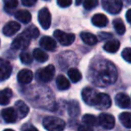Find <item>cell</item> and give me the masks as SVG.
I'll return each mask as SVG.
<instances>
[{"instance_id": "6da1fadb", "label": "cell", "mask_w": 131, "mask_h": 131, "mask_svg": "<svg viewBox=\"0 0 131 131\" xmlns=\"http://www.w3.org/2000/svg\"><path fill=\"white\" fill-rule=\"evenodd\" d=\"M97 78L100 84L99 85H110L117 79V71L110 62H105L102 63V68L97 71Z\"/></svg>"}, {"instance_id": "7a4b0ae2", "label": "cell", "mask_w": 131, "mask_h": 131, "mask_svg": "<svg viewBox=\"0 0 131 131\" xmlns=\"http://www.w3.org/2000/svg\"><path fill=\"white\" fill-rule=\"evenodd\" d=\"M43 127L47 131H62L65 128V122L58 117L47 116L43 119Z\"/></svg>"}, {"instance_id": "3957f363", "label": "cell", "mask_w": 131, "mask_h": 131, "mask_svg": "<svg viewBox=\"0 0 131 131\" xmlns=\"http://www.w3.org/2000/svg\"><path fill=\"white\" fill-rule=\"evenodd\" d=\"M54 66L50 64V65L47 66V67L38 70L36 72V78L40 82L47 83L53 79V76H54Z\"/></svg>"}, {"instance_id": "277c9868", "label": "cell", "mask_w": 131, "mask_h": 131, "mask_svg": "<svg viewBox=\"0 0 131 131\" xmlns=\"http://www.w3.org/2000/svg\"><path fill=\"white\" fill-rule=\"evenodd\" d=\"M103 7L105 11L112 14H117L122 9L121 0H102Z\"/></svg>"}, {"instance_id": "5b68a950", "label": "cell", "mask_w": 131, "mask_h": 131, "mask_svg": "<svg viewBox=\"0 0 131 131\" xmlns=\"http://www.w3.org/2000/svg\"><path fill=\"white\" fill-rule=\"evenodd\" d=\"M53 36L56 38V40L62 46H70L74 42L75 36L74 34H71V33H66L60 29H56L53 32Z\"/></svg>"}, {"instance_id": "8992f818", "label": "cell", "mask_w": 131, "mask_h": 131, "mask_svg": "<svg viewBox=\"0 0 131 131\" xmlns=\"http://www.w3.org/2000/svg\"><path fill=\"white\" fill-rule=\"evenodd\" d=\"M111 105H112L111 97L107 94L99 92L98 95L95 99L94 107H95L97 110H106L109 107H111Z\"/></svg>"}, {"instance_id": "52a82bcc", "label": "cell", "mask_w": 131, "mask_h": 131, "mask_svg": "<svg viewBox=\"0 0 131 131\" xmlns=\"http://www.w3.org/2000/svg\"><path fill=\"white\" fill-rule=\"evenodd\" d=\"M98 93L99 92L97 91V90L94 89V88H86L82 90L81 95H82L83 101H84L86 104L90 105V106H94L95 98H96Z\"/></svg>"}, {"instance_id": "ba28073f", "label": "cell", "mask_w": 131, "mask_h": 131, "mask_svg": "<svg viewBox=\"0 0 131 131\" xmlns=\"http://www.w3.org/2000/svg\"><path fill=\"white\" fill-rule=\"evenodd\" d=\"M38 21L44 29H49L51 25V14L47 8L44 7L38 12Z\"/></svg>"}, {"instance_id": "9c48e42d", "label": "cell", "mask_w": 131, "mask_h": 131, "mask_svg": "<svg viewBox=\"0 0 131 131\" xmlns=\"http://www.w3.org/2000/svg\"><path fill=\"white\" fill-rule=\"evenodd\" d=\"M99 125L105 129H112L115 126V119L112 115L108 113H102L98 118Z\"/></svg>"}, {"instance_id": "30bf717a", "label": "cell", "mask_w": 131, "mask_h": 131, "mask_svg": "<svg viewBox=\"0 0 131 131\" xmlns=\"http://www.w3.org/2000/svg\"><path fill=\"white\" fill-rule=\"evenodd\" d=\"M29 38L25 34H21L17 38H14V40L12 43V47L16 50H23L27 48L29 45Z\"/></svg>"}, {"instance_id": "8fae6325", "label": "cell", "mask_w": 131, "mask_h": 131, "mask_svg": "<svg viewBox=\"0 0 131 131\" xmlns=\"http://www.w3.org/2000/svg\"><path fill=\"white\" fill-rule=\"evenodd\" d=\"M12 66L8 61L0 58V81H4L11 76Z\"/></svg>"}, {"instance_id": "7c38bea8", "label": "cell", "mask_w": 131, "mask_h": 131, "mask_svg": "<svg viewBox=\"0 0 131 131\" xmlns=\"http://www.w3.org/2000/svg\"><path fill=\"white\" fill-rule=\"evenodd\" d=\"M20 29H21V25H20L19 23L14 21H11L4 26L3 33L5 36L11 37L15 34V33H17L20 30Z\"/></svg>"}, {"instance_id": "4fadbf2b", "label": "cell", "mask_w": 131, "mask_h": 131, "mask_svg": "<svg viewBox=\"0 0 131 131\" xmlns=\"http://www.w3.org/2000/svg\"><path fill=\"white\" fill-rule=\"evenodd\" d=\"M1 115L3 119L7 123H14L17 119V112L16 110H14L12 107H9V108H5L2 111Z\"/></svg>"}, {"instance_id": "5bb4252c", "label": "cell", "mask_w": 131, "mask_h": 131, "mask_svg": "<svg viewBox=\"0 0 131 131\" xmlns=\"http://www.w3.org/2000/svg\"><path fill=\"white\" fill-rule=\"evenodd\" d=\"M39 45L41 46L42 48L47 51H54L56 49V42H55V40L47 36L41 38V39L39 41Z\"/></svg>"}, {"instance_id": "9a60e30c", "label": "cell", "mask_w": 131, "mask_h": 131, "mask_svg": "<svg viewBox=\"0 0 131 131\" xmlns=\"http://www.w3.org/2000/svg\"><path fill=\"white\" fill-rule=\"evenodd\" d=\"M18 81L21 84H29L33 79V73L31 71L27 69H23L19 71L17 75Z\"/></svg>"}, {"instance_id": "2e32d148", "label": "cell", "mask_w": 131, "mask_h": 131, "mask_svg": "<svg viewBox=\"0 0 131 131\" xmlns=\"http://www.w3.org/2000/svg\"><path fill=\"white\" fill-rule=\"evenodd\" d=\"M115 103L121 108H128L130 105V98L126 94L119 93L115 96Z\"/></svg>"}, {"instance_id": "e0dca14e", "label": "cell", "mask_w": 131, "mask_h": 131, "mask_svg": "<svg viewBox=\"0 0 131 131\" xmlns=\"http://www.w3.org/2000/svg\"><path fill=\"white\" fill-rule=\"evenodd\" d=\"M15 109L16 112H17V114H19L21 119H23V118L26 117L27 114L29 112V108L28 107V105L23 101L21 100L17 101L15 103Z\"/></svg>"}, {"instance_id": "ac0fdd59", "label": "cell", "mask_w": 131, "mask_h": 131, "mask_svg": "<svg viewBox=\"0 0 131 131\" xmlns=\"http://www.w3.org/2000/svg\"><path fill=\"white\" fill-rule=\"evenodd\" d=\"M92 23L98 28L105 27L108 23V19L103 14H96L92 18Z\"/></svg>"}, {"instance_id": "d6986e66", "label": "cell", "mask_w": 131, "mask_h": 131, "mask_svg": "<svg viewBox=\"0 0 131 131\" xmlns=\"http://www.w3.org/2000/svg\"><path fill=\"white\" fill-rule=\"evenodd\" d=\"M14 17L23 23H29L31 21V14L27 10H19L14 14Z\"/></svg>"}, {"instance_id": "ffe728a7", "label": "cell", "mask_w": 131, "mask_h": 131, "mask_svg": "<svg viewBox=\"0 0 131 131\" xmlns=\"http://www.w3.org/2000/svg\"><path fill=\"white\" fill-rule=\"evenodd\" d=\"M119 47H121V43L119 41H118L117 39H112V40H109L104 46V49L106 52L108 53H116L119 50Z\"/></svg>"}, {"instance_id": "44dd1931", "label": "cell", "mask_w": 131, "mask_h": 131, "mask_svg": "<svg viewBox=\"0 0 131 131\" xmlns=\"http://www.w3.org/2000/svg\"><path fill=\"white\" fill-rule=\"evenodd\" d=\"M13 96V91L10 88H5L0 91V105H6L9 104Z\"/></svg>"}, {"instance_id": "7402d4cb", "label": "cell", "mask_w": 131, "mask_h": 131, "mask_svg": "<svg viewBox=\"0 0 131 131\" xmlns=\"http://www.w3.org/2000/svg\"><path fill=\"white\" fill-rule=\"evenodd\" d=\"M80 38L83 40V42L88 46L95 45L97 43V41H98L96 37L89 32H82L80 34Z\"/></svg>"}, {"instance_id": "603a6c76", "label": "cell", "mask_w": 131, "mask_h": 131, "mask_svg": "<svg viewBox=\"0 0 131 131\" xmlns=\"http://www.w3.org/2000/svg\"><path fill=\"white\" fill-rule=\"evenodd\" d=\"M33 57H34L35 60L39 62H45L48 60V54L40 48L34 49V51H33Z\"/></svg>"}, {"instance_id": "cb8c5ba5", "label": "cell", "mask_w": 131, "mask_h": 131, "mask_svg": "<svg viewBox=\"0 0 131 131\" xmlns=\"http://www.w3.org/2000/svg\"><path fill=\"white\" fill-rule=\"evenodd\" d=\"M68 112L72 117H76L79 115L80 112V108H79V104L77 101H71L68 104Z\"/></svg>"}, {"instance_id": "d4e9b609", "label": "cell", "mask_w": 131, "mask_h": 131, "mask_svg": "<svg viewBox=\"0 0 131 131\" xmlns=\"http://www.w3.org/2000/svg\"><path fill=\"white\" fill-rule=\"evenodd\" d=\"M56 86L58 88V89L66 90L70 88L71 84H70V81L63 75H59L56 79Z\"/></svg>"}, {"instance_id": "484cf974", "label": "cell", "mask_w": 131, "mask_h": 131, "mask_svg": "<svg viewBox=\"0 0 131 131\" xmlns=\"http://www.w3.org/2000/svg\"><path fill=\"white\" fill-rule=\"evenodd\" d=\"M119 121L127 128H131V113L128 112H122L119 116Z\"/></svg>"}, {"instance_id": "4316f807", "label": "cell", "mask_w": 131, "mask_h": 131, "mask_svg": "<svg viewBox=\"0 0 131 131\" xmlns=\"http://www.w3.org/2000/svg\"><path fill=\"white\" fill-rule=\"evenodd\" d=\"M23 34H25L29 39H32V38H37L39 36V30L37 27H35L34 25H31V26L28 27L24 31H23Z\"/></svg>"}, {"instance_id": "83f0119b", "label": "cell", "mask_w": 131, "mask_h": 131, "mask_svg": "<svg viewBox=\"0 0 131 131\" xmlns=\"http://www.w3.org/2000/svg\"><path fill=\"white\" fill-rule=\"evenodd\" d=\"M68 76L70 79L72 81L73 83H77L82 79V75H81L80 71L76 68H71L68 71Z\"/></svg>"}, {"instance_id": "f1b7e54d", "label": "cell", "mask_w": 131, "mask_h": 131, "mask_svg": "<svg viewBox=\"0 0 131 131\" xmlns=\"http://www.w3.org/2000/svg\"><path fill=\"white\" fill-rule=\"evenodd\" d=\"M82 121L85 123V125H88L89 127L96 126L97 124H99L98 119L95 117L92 114H86V115L83 116Z\"/></svg>"}, {"instance_id": "f546056e", "label": "cell", "mask_w": 131, "mask_h": 131, "mask_svg": "<svg viewBox=\"0 0 131 131\" xmlns=\"http://www.w3.org/2000/svg\"><path fill=\"white\" fill-rule=\"evenodd\" d=\"M113 27H114V29H115L116 32L119 35H123L125 33V31H126V28H125V25L121 19L114 20Z\"/></svg>"}, {"instance_id": "4dcf8cb0", "label": "cell", "mask_w": 131, "mask_h": 131, "mask_svg": "<svg viewBox=\"0 0 131 131\" xmlns=\"http://www.w3.org/2000/svg\"><path fill=\"white\" fill-rule=\"evenodd\" d=\"M5 4V9L7 12H10L13 9L16 8L18 5V0H3Z\"/></svg>"}, {"instance_id": "1f68e13d", "label": "cell", "mask_w": 131, "mask_h": 131, "mask_svg": "<svg viewBox=\"0 0 131 131\" xmlns=\"http://www.w3.org/2000/svg\"><path fill=\"white\" fill-rule=\"evenodd\" d=\"M20 59L23 64H30L32 62V56L29 52H23L20 54Z\"/></svg>"}, {"instance_id": "d6a6232c", "label": "cell", "mask_w": 131, "mask_h": 131, "mask_svg": "<svg viewBox=\"0 0 131 131\" xmlns=\"http://www.w3.org/2000/svg\"><path fill=\"white\" fill-rule=\"evenodd\" d=\"M98 5V0H85L84 1V8L86 10H91V9L96 7V5Z\"/></svg>"}, {"instance_id": "836d02e7", "label": "cell", "mask_w": 131, "mask_h": 131, "mask_svg": "<svg viewBox=\"0 0 131 131\" xmlns=\"http://www.w3.org/2000/svg\"><path fill=\"white\" fill-rule=\"evenodd\" d=\"M121 55H122L123 59H124L126 62L131 63V48H129V47L125 48L124 50L122 51V53H121Z\"/></svg>"}, {"instance_id": "e575fe53", "label": "cell", "mask_w": 131, "mask_h": 131, "mask_svg": "<svg viewBox=\"0 0 131 131\" xmlns=\"http://www.w3.org/2000/svg\"><path fill=\"white\" fill-rule=\"evenodd\" d=\"M72 3V0H57V4L60 7L65 8V7H69Z\"/></svg>"}, {"instance_id": "d590c367", "label": "cell", "mask_w": 131, "mask_h": 131, "mask_svg": "<svg viewBox=\"0 0 131 131\" xmlns=\"http://www.w3.org/2000/svg\"><path fill=\"white\" fill-rule=\"evenodd\" d=\"M21 1L24 6H32L36 4L37 0H21Z\"/></svg>"}, {"instance_id": "8d00e7d4", "label": "cell", "mask_w": 131, "mask_h": 131, "mask_svg": "<svg viewBox=\"0 0 131 131\" xmlns=\"http://www.w3.org/2000/svg\"><path fill=\"white\" fill-rule=\"evenodd\" d=\"M99 37H100L101 39H109L110 38H112V35L111 34V33H106V32H102L99 34Z\"/></svg>"}, {"instance_id": "74e56055", "label": "cell", "mask_w": 131, "mask_h": 131, "mask_svg": "<svg viewBox=\"0 0 131 131\" xmlns=\"http://www.w3.org/2000/svg\"><path fill=\"white\" fill-rule=\"evenodd\" d=\"M79 131H94L91 127L88 125H81L79 127Z\"/></svg>"}, {"instance_id": "f35d334b", "label": "cell", "mask_w": 131, "mask_h": 131, "mask_svg": "<svg viewBox=\"0 0 131 131\" xmlns=\"http://www.w3.org/2000/svg\"><path fill=\"white\" fill-rule=\"evenodd\" d=\"M23 131H38L36 128H34L31 125H26V126L23 127Z\"/></svg>"}, {"instance_id": "ab89813d", "label": "cell", "mask_w": 131, "mask_h": 131, "mask_svg": "<svg viewBox=\"0 0 131 131\" xmlns=\"http://www.w3.org/2000/svg\"><path fill=\"white\" fill-rule=\"evenodd\" d=\"M126 18H127L128 23L131 24V9L128 10V12H127V14H126Z\"/></svg>"}, {"instance_id": "60d3db41", "label": "cell", "mask_w": 131, "mask_h": 131, "mask_svg": "<svg viewBox=\"0 0 131 131\" xmlns=\"http://www.w3.org/2000/svg\"><path fill=\"white\" fill-rule=\"evenodd\" d=\"M83 1H84V0H75V3H76L77 5H80Z\"/></svg>"}, {"instance_id": "b9f144b4", "label": "cell", "mask_w": 131, "mask_h": 131, "mask_svg": "<svg viewBox=\"0 0 131 131\" xmlns=\"http://www.w3.org/2000/svg\"><path fill=\"white\" fill-rule=\"evenodd\" d=\"M4 131H14V129H11V128H7V129H5Z\"/></svg>"}, {"instance_id": "7bdbcfd3", "label": "cell", "mask_w": 131, "mask_h": 131, "mask_svg": "<svg viewBox=\"0 0 131 131\" xmlns=\"http://www.w3.org/2000/svg\"><path fill=\"white\" fill-rule=\"evenodd\" d=\"M46 1H47V0H46Z\"/></svg>"}]
</instances>
